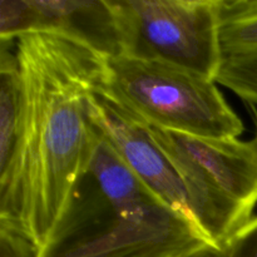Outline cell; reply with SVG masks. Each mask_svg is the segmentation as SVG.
Here are the masks:
<instances>
[{
    "instance_id": "obj_1",
    "label": "cell",
    "mask_w": 257,
    "mask_h": 257,
    "mask_svg": "<svg viewBox=\"0 0 257 257\" xmlns=\"http://www.w3.org/2000/svg\"><path fill=\"white\" fill-rule=\"evenodd\" d=\"M15 54L23 107L14 155L0 172V221L42 248L99 141L90 98L105 83L107 57L57 33L20 35Z\"/></svg>"
},
{
    "instance_id": "obj_2",
    "label": "cell",
    "mask_w": 257,
    "mask_h": 257,
    "mask_svg": "<svg viewBox=\"0 0 257 257\" xmlns=\"http://www.w3.org/2000/svg\"><path fill=\"white\" fill-rule=\"evenodd\" d=\"M208 243L138 180L99 132L92 162L38 257H185Z\"/></svg>"
},
{
    "instance_id": "obj_3",
    "label": "cell",
    "mask_w": 257,
    "mask_h": 257,
    "mask_svg": "<svg viewBox=\"0 0 257 257\" xmlns=\"http://www.w3.org/2000/svg\"><path fill=\"white\" fill-rule=\"evenodd\" d=\"M148 128L182 181L198 228L212 245L223 248L252 218L257 205L252 141L201 138Z\"/></svg>"
},
{
    "instance_id": "obj_4",
    "label": "cell",
    "mask_w": 257,
    "mask_h": 257,
    "mask_svg": "<svg viewBox=\"0 0 257 257\" xmlns=\"http://www.w3.org/2000/svg\"><path fill=\"white\" fill-rule=\"evenodd\" d=\"M105 90L146 124L215 140L243 133V122L213 79L127 55L105 58Z\"/></svg>"
},
{
    "instance_id": "obj_5",
    "label": "cell",
    "mask_w": 257,
    "mask_h": 257,
    "mask_svg": "<svg viewBox=\"0 0 257 257\" xmlns=\"http://www.w3.org/2000/svg\"><path fill=\"white\" fill-rule=\"evenodd\" d=\"M122 54L215 80L223 58L218 0H110Z\"/></svg>"
},
{
    "instance_id": "obj_6",
    "label": "cell",
    "mask_w": 257,
    "mask_h": 257,
    "mask_svg": "<svg viewBox=\"0 0 257 257\" xmlns=\"http://www.w3.org/2000/svg\"><path fill=\"white\" fill-rule=\"evenodd\" d=\"M104 84L90 98V114L97 130L161 202L198 228L185 186L167 156L151 136L148 125L118 103L105 90Z\"/></svg>"
},
{
    "instance_id": "obj_7",
    "label": "cell",
    "mask_w": 257,
    "mask_h": 257,
    "mask_svg": "<svg viewBox=\"0 0 257 257\" xmlns=\"http://www.w3.org/2000/svg\"><path fill=\"white\" fill-rule=\"evenodd\" d=\"M29 33L67 35L107 58L122 54L110 0H0V40Z\"/></svg>"
},
{
    "instance_id": "obj_8",
    "label": "cell",
    "mask_w": 257,
    "mask_h": 257,
    "mask_svg": "<svg viewBox=\"0 0 257 257\" xmlns=\"http://www.w3.org/2000/svg\"><path fill=\"white\" fill-rule=\"evenodd\" d=\"M223 54L257 50V0H218Z\"/></svg>"
},
{
    "instance_id": "obj_9",
    "label": "cell",
    "mask_w": 257,
    "mask_h": 257,
    "mask_svg": "<svg viewBox=\"0 0 257 257\" xmlns=\"http://www.w3.org/2000/svg\"><path fill=\"white\" fill-rule=\"evenodd\" d=\"M215 82L257 105V50L223 54Z\"/></svg>"
},
{
    "instance_id": "obj_10",
    "label": "cell",
    "mask_w": 257,
    "mask_h": 257,
    "mask_svg": "<svg viewBox=\"0 0 257 257\" xmlns=\"http://www.w3.org/2000/svg\"><path fill=\"white\" fill-rule=\"evenodd\" d=\"M39 251L24 231L0 221V257H38Z\"/></svg>"
},
{
    "instance_id": "obj_11",
    "label": "cell",
    "mask_w": 257,
    "mask_h": 257,
    "mask_svg": "<svg viewBox=\"0 0 257 257\" xmlns=\"http://www.w3.org/2000/svg\"><path fill=\"white\" fill-rule=\"evenodd\" d=\"M223 248L228 257H257V216L238 230Z\"/></svg>"
},
{
    "instance_id": "obj_12",
    "label": "cell",
    "mask_w": 257,
    "mask_h": 257,
    "mask_svg": "<svg viewBox=\"0 0 257 257\" xmlns=\"http://www.w3.org/2000/svg\"><path fill=\"white\" fill-rule=\"evenodd\" d=\"M185 257H228V255L225 248L218 247V246L212 245V243H208V245L202 246L201 248L188 253Z\"/></svg>"
},
{
    "instance_id": "obj_13",
    "label": "cell",
    "mask_w": 257,
    "mask_h": 257,
    "mask_svg": "<svg viewBox=\"0 0 257 257\" xmlns=\"http://www.w3.org/2000/svg\"><path fill=\"white\" fill-rule=\"evenodd\" d=\"M252 143H253V147H255V155H256V162H257V133H256L255 140L252 141Z\"/></svg>"
}]
</instances>
